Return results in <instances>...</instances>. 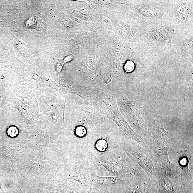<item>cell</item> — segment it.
Wrapping results in <instances>:
<instances>
[{"label":"cell","mask_w":193,"mask_h":193,"mask_svg":"<svg viewBox=\"0 0 193 193\" xmlns=\"http://www.w3.org/2000/svg\"><path fill=\"white\" fill-rule=\"evenodd\" d=\"M97 177V182L100 185H107L117 180L113 178L110 177Z\"/></svg>","instance_id":"8992f818"},{"label":"cell","mask_w":193,"mask_h":193,"mask_svg":"<svg viewBox=\"0 0 193 193\" xmlns=\"http://www.w3.org/2000/svg\"><path fill=\"white\" fill-rule=\"evenodd\" d=\"M124 69L127 72H131L134 69V65L132 62H128L125 65Z\"/></svg>","instance_id":"9c48e42d"},{"label":"cell","mask_w":193,"mask_h":193,"mask_svg":"<svg viewBox=\"0 0 193 193\" xmlns=\"http://www.w3.org/2000/svg\"><path fill=\"white\" fill-rule=\"evenodd\" d=\"M75 133L78 137H83L87 133V130L85 127L82 126H79L76 128Z\"/></svg>","instance_id":"ba28073f"},{"label":"cell","mask_w":193,"mask_h":193,"mask_svg":"<svg viewBox=\"0 0 193 193\" xmlns=\"http://www.w3.org/2000/svg\"><path fill=\"white\" fill-rule=\"evenodd\" d=\"M105 165L106 168L111 173L118 174H122L123 171L121 167L115 163H108Z\"/></svg>","instance_id":"5b68a950"},{"label":"cell","mask_w":193,"mask_h":193,"mask_svg":"<svg viewBox=\"0 0 193 193\" xmlns=\"http://www.w3.org/2000/svg\"><path fill=\"white\" fill-rule=\"evenodd\" d=\"M178 163L180 167L185 173L190 175L189 163L191 156L189 152L185 150H180L177 152Z\"/></svg>","instance_id":"277c9868"},{"label":"cell","mask_w":193,"mask_h":193,"mask_svg":"<svg viewBox=\"0 0 193 193\" xmlns=\"http://www.w3.org/2000/svg\"><path fill=\"white\" fill-rule=\"evenodd\" d=\"M13 44L20 53L24 56H31L35 53L34 47L26 44L21 40L13 35Z\"/></svg>","instance_id":"3957f363"},{"label":"cell","mask_w":193,"mask_h":193,"mask_svg":"<svg viewBox=\"0 0 193 193\" xmlns=\"http://www.w3.org/2000/svg\"><path fill=\"white\" fill-rule=\"evenodd\" d=\"M96 147L98 150L99 151H105L108 147L107 142L103 139L99 140L96 143Z\"/></svg>","instance_id":"52a82bcc"},{"label":"cell","mask_w":193,"mask_h":193,"mask_svg":"<svg viewBox=\"0 0 193 193\" xmlns=\"http://www.w3.org/2000/svg\"><path fill=\"white\" fill-rule=\"evenodd\" d=\"M157 122L154 135L155 148L159 154L163 164H167L170 162L168 157L167 148L169 147V140L167 132L163 128L161 120H158Z\"/></svg>","instance_id":"6da1fadb"},{"label":"cell","mask_w":193,"mask_h":193,"mask_svg":"<svg viewBox=\"0 0 193 193\" xmlns=\"http://www.w3.org/2000/svg\"><path fill=\"white\" fill-rule=\"evenodd\" d=\"M130 151V153L136 162L144 169L149 176H153L156 170L153 160L146 154L143 153L139 150H131Z\"/></svg>","instance_id":"7a4b0ae2"}]
</instances>
